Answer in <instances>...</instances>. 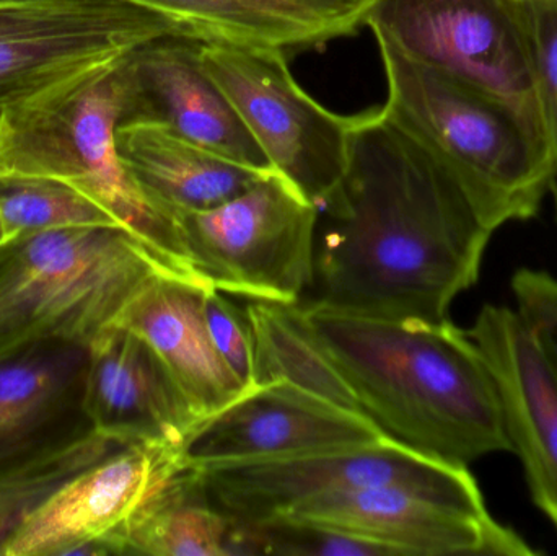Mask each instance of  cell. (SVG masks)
<instances>
[{
    "label": "cell",
    "mask_w": 557,
    "mask_h": 556,
    "mask_svg": "<svg viewBox=\"0 0 557 556\" xmlns=\"http://www.w3.org/2000/svg\"><path fill=\"white\" fill-rule=\"evenodd\" d=\"M320 218L304 300L380 319H448L480 280L494 235L451 173L385 107L349 116L346 173Z\"/></svg>",
    "instance_id": "1"
},
{
    "label": "cell",
    "mask_w": 557,
    "mask_h": 556,
    "mask_svg": "<svg viewBox=\"0 0 557 556\" xmlns=\"http://www.w3.org/2000/svg\"><path fill=\"white\" fill-rule=\"evenodd\" d=\"M360 415L386 437L447 462L512 453L490 368L445 319H380L295 304Z\"/></svg>",
    "instance_id": "2"
},
{
    "label": "cell",
    "mask_w": 557,
    "mask_h": 556,
    "mask_svg": "<svg viewBox=\"0 0 557 556\" xmlns=\"http://www.w3.org/2000/svg\"><path fill=\"white\" fill-rule=\"evenodd\" d=\"M373 36L388 90L383 107L451 173L486 227L536 218L557 169L545 133L504 101Z\"/></svg>",
    "instance_id": "3"
},
{
    "label": "cell",
    "mask_w": 557,
    "mask_h": 556,
    "mask_svg": "<svg viewBox=\"0 0 557 556\" xmlns=\"http://www.w3.org/2000/svg\"><path fill=\"white\" fill-rule=\"evenodd\" d=\"M157 273L165 271L121 227L10 235L0 245V353L41 336L94 342Z\"/></svg>",
    "instance_id": "4"
},
{
    "label": "cell",
    "mask_w": 557,
    "mask_h": 556,
    "mask_svg": "<svg viewBox=\"0 0 557 556\" xmlns=\"http://www.w3.org/2000/svg\"><path fill=\"white\" fill-rule=\"evenodd\" d=\"M124 114L120 67L77 94L0 124V173L61 180L100 202L170 276L202 284L178 221L160 212L127 175L116 149Z\"/></svg>",
    "instance_id": "5"
},
{
    "label": "cell",
    "mask_w": 557,
    "mask_h": 556,
    "mask_svg": "<svg viewBox=\"0 0 557 556\" xmlns=\"http://www.w3.org/2000/svg\"><path fill=\"white\" fill-rule=\"evenodd\" d=\"M165 36L183 35L134 0H0V121L77 94Z\"/></svg>",
    "instance_id": "6"
},
{
    "label": "cell",
    "mask_w": 557,
    "mask_h": 556,
    "mask_svg": "<svg viewBox=\"0 0 557 556\" xmlns=\"http://www.w3.org/2000/svg\"><path fill=\"white\" fill-rule=\"evenodd\" d=\"M195 470L209 499L234 521L274 519L320 496L375 486H401L474 515L490 512L468 466L393 440Z\"/></svg>",
    "instance_id": "7"
},
{
    "label": "cell",
    "mask_w": 557,
    "mask_h": 556,
    "mask_svg": "<svg viewBox=\"0 0 557 556\" xmlns=\"http://www.w3.org/2000/svg\"><path fill=\"white\" fill-rule=\"evenodd\" d=\"M176 221L206 286L274 304H298L310 293L320 212L277 172Z\"/></svg>",
    "instance_id": "8"
},
{
    "label": "cell",
    "mask_w": 557,
    "mask_h": 556,
    "mask_svg": "<svg viewBox=\"0 0 557 556\" xmlns=\"http://www.w3.org/2000/svg\"><path fill=\"white\" fill-rule=\"evenodd\" d=\"M201 62L271 166L320 212L346 173L349 116L311 98L284 51L201 42Z\"/></svg>",
    "instance_id": "9"
},
{
    "label": "cell",
    "mask_w": 557,
    "mask_h": 556,
    "mask_svg": "<svg viewBox=\"0 0 557 556\" xmlns=\"http://www.w3.org/2000/svg\"><path fill=\"white\" fill-rule=\"evenodd\" d=\"M366 26L545 133L520 0H375Z\"/></svg>",
    "instance_id": "10"
},
{
    "label": "cell",
    "mask_w": 557,
    "mask_h": 556,
    "mask_svg": "<svg viewBox=\"0 0 557 556\" xmlns=\"http://www.w3.org/2000/svg\"><path fill=\"white\" fill-rule=\"evenodd\" d=\"M90 343L25 339L0 353V479L74 453L101 436L87 407Z\"/></svg>",
    "instance_id": "11"
},
{
    "label": "cell",
    "mask_w": 557,
    "mask_h": 556,
    "mask_svg": "<svg viewBox=\"0 0 557 556\" xmlns=\"http://www.w3.org/2000/svg\"><path fill=\"white\" fill-rule=\"evenodd\" d=\"M278 518L333 529L389 556L539 555L491 512L474 515L401 486L320 496Z\"/></svg>",
    "instance_id": "12"
},
{
    "label": "cell",
    "mask_w": 557,
    "mask_h": 556,
    "mask_svg": "<svg viewBox=\"0 0 557 556\" xmlns=\"http://www.w3.org/2000/svg\"><path fill=\"white\" fill-rule=\"evenodd\" d=\"M385 440L389 437L367 418L273 381L196 423L178 447V457L189 469H209Z\"/></svg>",
    "instance_id": "13"
},
{
    "label": "cell",
    "mask_w": 557,
    "mask_h": 556,
    "mask_svg": "<svg viewBox=\"0 0 557 556\" xmlns=\"http://www.w3.org/2000/svg\"><path fill=\"white\" fill-rule=\"evenodd\" d=\"M490 368L533 505L557 532V369L517 307L486 304L467 330Z\"/></svg>",
    "instance_id": "14"
},
{
    "label": "cell",
    "mask_w": 557,
    "mask_h": 556,
    "mask_svg": "<svg viewBox=\"0 0 557 556\" xmlns=\"http://www.w3.org/2000/svg\"><path fill=\"white\" fill-rule=\"evenodd\" d=\"M183 467L175 447H120L49 496L3 556H71L78 545L100 538H113L123 551L117 538L124 526Z\"/></svg>",
    "instance_id": "15"
},
{
    "label": "cell",
    "mask_w": 557,
    "mask_h": 556,
    "mask_svg": "<svg viewBox=\"0 0 557 556\" xmlns=\"http://www.w3.org/2000/svg\"><path fill=\"white\" fill-rule=\"evenodd\" d=\"M123 121L150 120L225 159L276 172L201 62V42L165 36L147 42L120 65Z\"/></svg>",
    "instance_id": "16"
},
{
    "label": "cell",
    "mask_w": 557,
    "mask_h": 556,
    "mask_svg": "<svg viewBox=\"0 0 557 556\" xmlns=\"http://www.w3.org/2000/svg\"><path fill=\"white\" fill-rule=\"evenodd\" d=\"M87 407L97 433L124 446L178 449L198 423L152 348L121 323L90 343Z\"/></svg>",
    "instance_id": "17"
},
{
    "label": "cell",
    "mask_w": 557,
    "mask_h": 556,
    "mask_svg": "<svg viewBox=\"0 0 557 556\" xmlns=\"http://www.w3.org/2000/svg\"><path fill=\"white\" fill-rule=\"evenodd\" d=\"M205 287L157 273L116 320L152 348L198 423L251 391L212 343L202 312Z\"/></svg>",
    "instance_id": "18"
},
{
    "label": "cell",
    "mask_w": 557,
    "mask_h": 556,
    "mask_svg": "<svg viewBox=\"0 0 557 556\" xmlns=\"http://www.w3.org/2000/svg\"><path fill=\"white\" fill-rule=\"evenodd\" d=\"M375 0H157L186 38L277 51L320 49L357 35Z\"/></svg>",
    "instance_id": "19"
},
{
    "label": "cell",
    "mask_w": 557,
    "mask_h": 556,
    "mask_svg": "<svg viewBox=\"0 0 557 556\" xmlns=\"http://www.w3.org/2000/svg\"><path fill=\"white\" fill-rule=\"evenodd\" d=\"M116 149L147 201L173 219L222 205L271 173L225 159L159 121L117 124Z\"/></svg>",
    "instance_id": "20"
},
{
    "label": "cell",
    "mask_w": 557,
    "mask_h": 556,
    "mask_svg": "<svg viewBox=\"0 0 557 556\" xmlns=\"http://www.w3.org/2000/svg\"><path fill=\"white\" fill-rule=\"evenodd\" d=\"M232 519L209 499L198 470L183 467L120 532L124 555L232 556Z\"/></svg>",
    "instance_id": "21"
},
{
    "label": "cell",
    "mask_w": 557,
    "mask_h": 556,
    "mask_svg": "<svg viewBox=\"0 0 557 556\" xmlns=\"http://www.w3.org/2000/svg\"><path fill=\"white\" fill-rule=\"evenodd\" d=\"M0 219L9 237L84 225L124 228L100 202L69 183L12 173H0Z\"/></svg>",
    "instance_id": "22"
},
{
    "label": "cell",
    "mask_w": 557,
    "mask_h": 556,
    "mask_svg": "<svg viewBox=\"0 0 557 556\" xmlns=\"http://www.w3.org/2000/svg\"><path fill=\"white\" fill-rule=\"evenodd\" d=\"M123 446L124 444L116 441L98 436L75 449L74 453L52 460L38 469L18 473V475L2 477L0 479V556L5 554L7 545L12 542L16 532L49 496L54 495L72 477L100 462Z\"/></svg>",
    "instance_id": "23"
},
{
    "label": "cell",
    "mask_w": 557,
    "mask_h": 556,
    "mask_svg": "<svg viewBox=\"0 0 557 556\" xmlns=\"http://www.w3.org/2000/svg\"><path fill=\"white\" fill-rule=\"evenodd\" d=\"M231 554L284 556H389L376 545L341 534L323 526L294 519L234 521Z\"/></svg>",
    "instance_id": "24"
},
{
    "label": "cell",
    "mask_w": 557,
    "mask_h": 556,
    "mask_svg": "<svg viewBox=\"0 0 557 556\" xmlns=\"http://www.w3.org/2000/svg\"><path fill=\"white\" fill-rule=\"evenodd\" d=\"M520 7L543 124L557 165V0H520Z\"/></svg>",
    "instance_id": "25"
},
{
    "label": "cell",
    "mask_w": 557,
    "mask_h": 556,
    "mask_svg": "<svg viewBox=\"0 0 557 556\" xmlns=\"http://www.w3.org/2000/svg\"><path fill=\"white\" fill-rule=\"evenodd\" d=\"M202 312L219 355L244 384L257 387L253 339L247 316H242L225 293L211 286H206L202 293Z\"/></svg>",
    "instance_id": "26"
},
{
    "label": "cell",
    "mask_w": 557,
    "mask_h": 556,
    "mask_svg": "<svg viewBox=\"0 0 557 556\" xmlns=\"http://www.w3.org/2000/svg\"><path fill=\"white\" fill-rule=\"evenodd\" d=\"M516 307L539 336L557 369V277L520 268L510 281Z\"/></svg>",
    "instance_id": "27"
},
{
    "label": "cell",
    "mask_w": 557,
    "mask_h": 556,
    "mask_svg": "<svg viewBox=\"0 0 557 556\" xmlns=\"http://www.w3.org/2000/svg\"><path fill=\"white\" fill-rule=\"evenodd\" d=\"M549 193H552L553 196V202H555V212H556V222H557V170L555 180H553L552 188H549Z\"/></svg>",
    "instance_id": "28"
},
{
    "label": "cell",
    "mask_w": 557,
    "mask_h": 556,
    "mask_svg": "<svg viewBox=\"0 0 557 556\" xmlns=\"http://www.w3.org/2000/svg\"><path fill=\"white\" fill-rule=\"evenodd\" d=\"M9 238V234H7L5 225H3L2 219H0V245Z\"/></svg>",
    "instance_id": "29"
},
{
    "label": "cell",
    "mask_w": 557,
    "mask_h": 556,
    "mask_svg": "<svg viewBox=\"0 0 557 556\" xmlns=\"http://www.w3.org/2000/svg\"><path fill=\"white\" fill-rule=\"evenodd\" d=\"M0 124H2V121H0Z\"/></svg>",
    "instance_id": "30"
}]
</instances>
